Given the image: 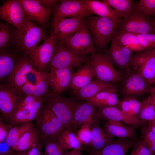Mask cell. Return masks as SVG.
Wrapping results in <instances>:
<instances>
[{
	"label": "cell",
	"mask_w": 155,
	"mask_h": 155,
	"mask_svg": "<svg viewBox=\"0 0 155 155\" xmlns=\"http://www.w3.org/2000/svg\"><path fill=\"white\" fill-rule=\"evenodd\" d=\"M88 61L93 66L94 78L105 83L115 84L122 80L123 75L114 67L107 54L92 53Z\"/></svg>",
	"instance_id": "5b68a950"
},
{
	"label": "cell",
	"mask_w": 155,
	"mask_h": 155,
	"mask_svg": "<svg viewBox=\"0 0 155 155\" xmlns=\"http://www.w3.org/2000/svg\"><path fill=\"white\" fill-rule=\"evenodd\" d=\"M74 73L73 68L70 67L51 69L49 73L48 82L53 93L60 95L69 88Z\"/></svg>",
	"instance_id": "e0dca14e"
},
{
	"label": "cell",
	"mask_w": 155,
	"mask_h": 155,
	"mask_svg": "<svg viewBox=\"0 0 155 155\" xmlns=\"http://www.w3.org/2000/svg\"><path fill=\"white\" fill-rule=\"evenodd\" d=\"M125 76L121 82L120 86L121 91L125 97L149 92L152 87L136 72L130 71Z\"/></svg>",
	"instance_id": "2e32d148"
},
{
	"label": "cell",
	"mask_w": 155,
	"mask_h": 155,
	"mask_svg": "<svg viewBox=\"0 0 155 155\" xmlns=\"http://www.w3.org/2000/svg\"><path fill=\"white\" fill-rule=\"evenodd\" d=\"M115 85L93 78L88 84L78 90H73V92L75 98L79 100H85L94 96L101 91Z\"/></svg>",
	"instance_id": "484cf974"
},
{
	"label": "cell",
	"mask_w": 155,
	"mask_h": 155,
	"mask_svg": "<svg viewBox=\"0 0 155 155\" xmlns=\"http://www.w3.org/2000/svg\"><path fill=\"white\" fill-rule=\"evenodd\" d=\"M141 103L139 115L140 124L151 121H155V107L150 96Z\"/></svg>",
	"instance_id": "8d00e7d4"
},
{
	"label": "cell",
	"mask_w": 155,
	"mask_h": 155,
	"mask_svg": "<svg viewBox=\"0 0 155 155\" xmlns=\"http://www.w3.org/2000/svg\"><path fill=\"white\" fill-rule=\"evenodd\" d=\"M135 140L118 138L111 143L99 150L85 148L86 155H126L133 146Z\"/></svg>",
	"instance_id": "7402d4cb"
},
{
	"label": "cell",
	"mask_w": 155,
	"mask_h": 155,
	"mask_svg": "<svg viewBox=\"0 0 155 155\" xmlns=\"http://www.w3.org/2000/svg\"><path fill=\"white\" fill-rule=\"evenodd\" d=\"M135 34L137 36L143 51L155 48V34Z\"/></svg>",
	"instance_id": "b9f144b4"
},
{
	"label": "cell",
	"mask_w": 155,
	"mask_h": 155,
	"mask_svg": "<svg viewBox=\"0 0 155 155\" xmlns=\"http://www.w3.org/2000/svg\"><path fill=\"white\" fill-rule=\"evenodd\" d=\"M103 126L106 131L113 137L133 140L137 138L135 127L133 126H128L120 122L108 121L103 123Z\"/></svg>",
	"instance_id": "d4e9b609"
},
{
	"label": "cell",
	"mask_w": 155,
	"mask_h": 155,
	"mask_svg": "<svg viewBox=\"0 0 155 155\" xmlns=\"http://www.w3.org/2000/svg\"><path fill=\"white\" fill-rule=\"evenodd\" d=\"M147 124L151 130L155 134V121H148Z\"/></svg>",
	"instance_id": "db71d44e"
},
{
	"label": "cell",
	"mask_w": 155,
	"mask_h": 155,
	"mask_svg": "<svg viewBox=\"0 0 155 155\" xmlns=\"http://www.w3.org/2000/svg\"><path fill=\"white\" fill-rule=\"evenodd\" d=\"M38 2L45 7L49 8L55 6L59 1L56 0H38Z\"/></svg>",
	"instance_id": "f907efd6"
},
{
	"label": "cell",
	"mask_w": 155,
	"mask_h": 155,
	"mask_svg": "<svg viewBox=\"0 0 155 155\" xmlns=\"http://www.w3.org/2000/svg\"><path fill=\"white\" fill-rule=\"evenodd\" d=\"M40 111L26 109L16 111L10 117L7 122L12 127L31 122L36 119Z\"/></svg>",
	"instance_id": "d6a6232c"
},
{
	"label": "cell",
	"mask_w": 155,
	"mask_h": 155,
	"mask_svg": "<svg viewBox=\"0 0 155 155\" xmlns=\"http://www.w3.org/2000/svg\"><path fill=\"white\" fill-rule=\"evenodd\" d=\"M28 57L24 56L18 58L14 69L5 80L6 84L20 90L28 82L31 74L37 70Z\"/></svg>",
	"instance_id": "8fae6325"
},
{
	"label": "cell",
	"mask_w": 155,
	"mask_h": 155,
	"mask_svg": "<svg viewBox=\"0 0 155 155\" xmlns=\"http://www.w3.org/2000/svg\"><path fill=\"white\" fill-rule=\"evenodd\" d=\"M91 15L85 0H63L55 7L53 18L85 17Z\"/></svg>",
	"instance_id": "9a60e30c"
},
{
	"label": "cell",
	"mask_w": 155,
	"mask_h": 155,
	"mask_svg": "<svg viewBox=\"0 0 155 155\" xmlns=\"http://www.w3.org/2000/svg\"><path fill=\"white\" fill-rule=\"evenodd\" d=\"M82 150L76 149L74 155H84L82 152Z\"/></svg>",
	"instance_id": "9f6ffc18"
},
{
	"label": "cell",
	"mask_w": 155,
	"mask_h": 155,
	"mask_svg": "<svg viewBox=\"0 0 155 155\" xmlns=\"http://www.w3.org/2000/svg\"><path fill=\"white\" fill-rule=\"evenodd\" d=\"M127 97L134 117L139 121V115L141 108V103L135 98L131 97Z\"/></svg>",
	"instance_id": "bcb514c9"
},
{
	"label": "cell",
	"mask_w": 155,
	"mask_h": 155,
	"mask_svg": "<svg viewBox=\"0 0 155 155\" xmlns=\"http://www.w3.org/2000/svg\"><path fill=\"white\" fill-rule=\"evenodd\" d=\"M57 140L62 148L64 150L78 149L85 150L77 136V133L72 129H65Z\"/></svg>",
	"instance_id": "836d02e7"
},
{
	"label": "cell",
	"mask_w": 155,
	"mask_h": 155,
	"mask_svg": "<svg viewBox=\"0 0 155 155\" xmlns=\"http://www.w3.org/2000/svg\"><path fill=\"white\" fill-rule=\"evenodd\" d=\"M91 125H84L80 127L76 131L78 137L82 145L87 148L90 146L92 140Z\"/></svg>",
	"instance_id": "ab89813d"
},
{
	"label": "cell",
	"mask_w": 155,
	"mask_h": 155,
	"mask_svg": "<svg viewBox=\"0 0 155 155\" xmlns=\"http://www.w3.org/2000/svg\"><path fill=\"white\" fill-rule=\"evenodd\" d=\"M88 59L86 55L77 54L57 40L52 58L46 71L52 69L79 67Z\"/></svg>",
	"instance_id": "52a82bcc"
},
{
	"label": "cell",
	"mask_w": 155,
	"mask_h": 155,
	"mask_svg": "<svg viewBox=\"0 0 155 155\" xmlns=\"http://www.w3.org/2000/svg\"><path fill=\"white\" fill-rule=\"evenodd\" d=\"M43 99L44 104L49 106L59 118L65 129H72L73 117L79 100L75 98L56 95L52 91Z\"/></svg>",
	"instance_id": "277c9868"
},
{
	"label": "cell",
	"mask_w": 155,
	"mask_h": 155,
	"mask_svg": "<svg viewBox=\"0 0 155 155\" xmlns=\"http://www.w3.org/2000/svg\"><path fill=\"white\" fill-rule=\"evenodd\" d=\"M112 39L120 45L133 52L143 51L137 36L134 33L121 31L115 29Z\"/></svg>",
	"instance_id": "4dcf8cb0"
},
{
	"label": "cell",
	"mask_w": 155,
	"mask_h": 155,
	"mask_svg": "<svg viewBox=\"0 0 155 155\" xmlns=\"http://www.w3.org/2000/svg\"><path fill=\"white\" fill-rule=\"evenodd\" d=\"M11 53L5 49L0 53V80L6 79L13 71L17 59Z\"/></svg>",
	"instance_id": "1f68e13d"
},
{
	"label": "cell",
	"mask_w": 155,
	"mask_h": 155,
	"mask_svg": "<svg viewBox=\"0 0 155 155\" xmlns=\"http://www.w3.org/2000/svg\"><path fill=\"white\" fill-rule=\"evenodd\" d=\"M107 54L111 58L114 65L120 69L125 70V74L132 70L136 54L129 49L118 43L112 39Z\"/></svg>",
	"instance_id": "7c38bea8"
},
{
	"label": "cell",
	"mask_w": 155,
	"mask_h": 155,
	"mask_svg": "<svg viewBox=\"0 0 155 155\" xmlns=\"http://www.w3.org/2000/svg\"><path fill=\"white\" fill-rule=\"evenodd\" d=\"M87 8L91 13L112 19L117 23L120 20L116 11L104 0H85Z\"/></svg>",
	"instance_id": "4316f807"
},
{
	"label": "cell",
	"mask_w": 155,
	"mask_h": 155,
	"mask_svg": "<svg viewBox=\"0 0 155 155\" xmlns=\"http://www.w3.org/2000/svg\"><path fill=\"white\" fill-rule=\"evenodd\" d=\"M136 3L141 11L152 17L155 16V0H140Z\"/></svg>",
	"instance_id": "7bdbcfd3"
},
{
	"label": "cell",
	"mask_w": 155,
	"mask_h": 155,
	"mask_svg": "<svg viewBox=\"0 0 155 155\" xmlns=\"http://www.w3.org/2000/svg\"><path fill=\"white\" fill-rule=\"evenodd\" d=\"M85 19L96 48L100 51L106 48L111 41L117 22L108 18L91 15Z\"/></svg>",
	"instance_id": "3957f363"
},
{
	"label": "cell",
	"mask_w": 155,
	"mask_h": 155,
	"mask_svg": "<svg viewBox=\"0 0 155 155\" xmlns=\"http://www.w3.org/2000/svg\"><path fill=\"white\" fill-rule=\"evenodd\" d=\"M13 34L8 25L0 23V51L5 49L11 42Z\"/></svg>",
	"instance_id": "60d3db41"
},
{
	"label": "cell",
	"mask_w": 155,
	"mask_h": 155,
	"mask_svg": "<svg viewBox=\"0 0 155 155\" xmlns=\"http://www.w3.org/2000/svg\"><path fill=\"white\" fill-rule=\"evenodd\" d=\"M155 20L141 11L135 3L128 16L117 23L115 29L134 34H155Z\"/></svg>",
	"instance_id": "7a4b0ae2"
},
{
	"label": "cell",
	"mask_w": 155,
	"mask_h": 155,
	"mask_svg": "<svg viewBox=\"0 0 155 155\" xmlns=\"http://www.w3.org/2000/svg\"><path fill=\"white\" fill-rule=\"evenodd\" d=\"M35 125L29 122L13 126L10 129L5 141L13 150L16 148L24 133Z\"/></svg>",
	"instance_id": "e575fe53"
},
{
	"label": "cell",
	"mask_w": 155,
	"mask_h": 155,
	"mask_svg": "<svg viewBox=\"0 0 155 155\" xmlns=\"http://www.w3.org/2000/svg\"><path fill=\"white\" fill-rule=\"evenodd\" d=\"M41 146L34 147L28 150L27 155H41L40 150Z\"/></svg>",
	"instance_id": "816d5d0a"
},
{
	"label": "cell",
	"mask_w": 155,
	"mask_h": 155,
	"mask_svg": "<svg viewBox=\"0 0 155 155\" xmlns=\"http://www.w3.org/2000/svg\"><path fill=\"white\" fill-rule=\"evenodd\" d=\"M70 49L79 55H86L96 52V48L85 19L82 26L64 43Z\"/></svg>",
	"instance_id": "ba28073f"
},
{
	"label": "cell",
	"mask_w": 155,
	"mask_h": 155,
	"mask_svg": "<svg viewBox=\"0 0 155 155\" xmlns=\"http://www.w3.org/2000/svg\"><path fill=\"white\" fill-rule=\"evenodd\" d=\"M96 114V107L87 101L79 102L73 117L72 129L76 132L78 129L86 124H91Z\"/></svg>",
	"instance_id": "44dd1931"
},
{
	"label": "cell",
	"mask_w": 155,
	"mask_h": 155,
	"mask_svg": "<svg viewBox=\"0 0 155 155\" xmlns=\"http://www.w3.org/2000/svg\"><path fill=\"white\" fill-rule=\"evenodd\" d=\"M93 78V67L88 61L74 72L69 88L73 90H78L88 84Z\"/></svg>",
	"instance_id": "83f0119b"
},
{
	"label": "cell",
	"mask_w": 155,
	"mask_h": 155,
	"mask_svg": "<svg viewBox=\"0 0 155 155\" xmlns=\"http://www.w3.org/2000/svg\"><path fill=\"white\" fill-rule=\"evenodd\" d=\"M27 18L42 26H46L54 9L47 8L38 0H19Z\"/></svg>",
	"instance_id": "ac0fdd59"
},
{
	"label": "cell",
	"mask_w": 155,
	"mask_h": 155,
	"mask_svg": "<svg viewBox=\"0 0 155 155\" xmlns=\"http://www.w3.org/2000/svg\"><path fill=\"white\" fill-rule=\"evenodd\" d=\"M57 40L56 36L52 34L42 44L38 46L28 57L38 71L42 72L46 71Z\"/></svg>",
	"instance_id": "30bf717a"
},
{
	"label": "cell",
	"mask_w": 155,
	"mask_h": 155,
	"mask_svg": "<svg viewBox=\"0 0 155 155\" xmlns=\"http://www.w3.org/2000/svg\"><path fill=\"white\" fill-rule=\"evenodd\" d=\"M40 141L44 148V155H64V150L59 144L57 139H50Z\"/></svg>",
	"instance_id": "f35d334b"
},
{
	"label": "cell",
	"mask_w": 155,
	"mask_h": 155,
	"mask_svg": "<svg viewBox=\"0 0 155 155\" xmlns=\"http://www.w3.org/2000/svg\"><path fill=\"white\" fill-rule=\"evenodd\" d=\"M135 143L132 151L139 155H153L143 140Z\"/></svg>",
	"instance_id": "f6af8a7d"
},
{
	"label": "cell",
	"mask_w": 155,
	"mask_h": 155,
	"mask_svg": "<svg viewBox=\"0 0 155 155\" xmlns=\"http://www.w3.org/2000/svg\"><path fill=\"white\" fill-rule=\"evenodd\" d=\"M1 18L18 28L27 18L19 0L6 1L0 7Z\"/></svg>",
	"instance_id": "d6986e66"
},
{
	"label": "cell",
	"mask_w": 155,
	"mask_h": 155,
	"mask_svg": "<svg viewBox=\"0 0 155 155\" xmlns=\"http://www.w3.org/2000/svg\"><path fill=\"white\" fill-rule=\"evenodd\" d=\"M36 120L40 140L57 139L65 129L59 118L45 104Z\"/></svg>",
	"instance_id": "8992f818"
},
{
	"label": "cell",
	"mask_w": 155,
	"mask_h": 155,
	"mask_svg": "<svg viewBox=\"0 0 155 155\" xmlns=\"http://www.w3.org/2000/svg\"><path fill=\"white\" fill-rule=\"evenodd\" d=\"M11 148L6 141L0 143V155H5L13 151Z\"/></svg>",
	"instance_id": "681fc988"
},
{
	"label": "cell",
	"mask_w": 155,
	"mask_h": 155,
	"mask_svg": "<svg viewBox=\"0 0 155 155\" xmlns=\"http://www.w3.org/2000/svg\"><path fill=\"white\" fill-rule=\"evenodd\" d=\"M118 107L128 116L135 118L131 111L129 102L127 97H125L124 98L119 101Z\"/></svg>",
	"instance_id": "c3c4849f"
},
{
	"label": "cell",
	"mask_w": 155,
	"mask_h": 155,
	"mask_svg": "<svg viewBox=\"0 0 155 155\" xmlns=\"http://www.w3.org/2000/svg\"><path fill=\"white\" fill-rule=\"evenodd\" d=\"M100 120L95 117L91 127L92 133V140L90 146L87 148L97 150L101 149L111 143L113 137L109 134L99 124Z\"/></svg>",
	"instance_id": "cb8c5ba5"
},
{
	"label": "cell",
	"mask_w": 155,
	"mask_h": 155,
	"mask_svg": "<svg viewBox=\"0 0 155 155\" xmlns=\"http://www.w3.org/2000/svg\"><path fill=\"white\" fill-rule=\"evenodd\" d=\"M46 38L44 30L27 18L14 32V39L17 46L28 57L42 40Z\"/></svg>",
	"instance_id": "6da1fadb"
},
{
	"label": "cell",
	"mask_w": 155,
	"mask_h": 155,
	"mask_svg": "<svg viewBox=\"0 0 155 155\" xmlns=\"http://www.w3.org/2000/svg\"><path fill=\"white\" fill-rule=\"evenodd\" d=\"M117 88L115 84L99 92L87 101L96 107L118 106L119 100L117 95Z\"/></svg>",
	"instance_id": "603a6c76"
},
{
	"label": "cell",
	"mask_w": 155,
	"mask_h": 155,
	"mask_svg": "<svg viewBox=\"0 0 155 155\" xmlns=\"http://www.w3.org/2000/svg\"><path fill=\"white\" fill-rule=\"evenodd\" d=\"M84 20V17L53 18L52 34L58 41L64 43L80 27Z\"/></svg>",
	"instance_id": "4fadbf2b"
},
{
	"label": "cell",
	"mask_w": 155,
	"mask_h": 155,
	"mask_svg": "<svg viewBox=\"0 0 155 155\" xmlns=\"http://www.w3.org/2000/svg\"><path fill=\"white\" fill-rule=\"evenodd\" d=\"M141 130L143 137V140L146 146L155 143V134L149 128L147 124L145 123L140 124Z\"/></svg>",
	"instance_id": "ee69618b"
},
{
	"label": "cell",
	"mask_w": 155,
	"mask_h": 155,
	"mask_svg": "<svg viewBox=\"0 0 155 155\" xmlns=\"http://www.w3.org/2000/svg\"><path fill=\"white\" fill-rule=\"evenodd\" d=\"M49 73L42 72L38 82L36 84L28 82L20 89L24 95H32L44 98L50 92L48 82Z\"/></svg>",
	"instance_id": "f1b7e54d"
},
{
	"label": "cell",
	"mask_w": 155,
	"mask_h": 155,
	"mask_svg": "<svg viewBox=\"0 0 155 155\" xmlns=\"http://www.w3.org/2000/svg\"><path fill=\"white\" fill-rule=\"evenodd\" d=\"M132 70L149 85L155 83V55L152 50L136 54Z\"/></svg>",
	"instance_id": "5bb4252c"
},
{
	"label": "cell",
	"mask_w": 155,
	"mask_h": 155,
	"mask_svg": "<svg viewBox=\"0 0 155 155\" xmlns=\"http://www.w3.org/2000/svg\"><path fill=\"white\" fill-rule=\"evenodd\" d=\"M150 93L152 100L155 107V85L153 87H152L149 91Z\"/></svg>",
	"instance_id": "11a10c76"
},
{
	"label": "cell",
	"mask_w": 155,
	"mask_h": 155,
	"mask_svg": "<svg viewBox=\"0 0 155 155\" xmlns=\"http://www.w3.org/2000/svg\"><path fill=\"white\" fill-rule=\"evenodd\" d=\"M25 96L20 90L6 83L0 84V111L4 120L7 121Z\"/></svg>",
	"instance_id": "9c48e42d"
},
{
	"label": "cell",
	"mask_w": 155,
	"mask_h": 155,
	"mask_svg": "<svg viewBox=\"0 0 155 155\" xmlns=\"http://www.w3.org/2000/svg\"><path fill=\"white\" fill-rule=\"evenodd\" d=\"M152 50L155 55V48L153 49H152Z\"/></svg>",
	"instance_id": "680465c9"
},
{
	"label": "cell",
	"mask_w": 155,
	"mask_h": 155,
	"mask_svg": "<svg viewBox=\"0 0 155 155\" xmlns=\"http://www.w3.org/2000/svg\"><path fill=\"white\" fill-rule=\"evenodd\" d=\"M154 27H155V23H154Z\"/></svg>",
	"instance_id": "91938a15"
},
{
	"label": "cell",
	"mask_w": 155,
	"mask_h": 155,
	"mask_svg": "<svg viewBox=\"0 0 155 155\" xmlns=\"http://www.w3.org/2000/svg\"><path fill=\"white\" fill-rule=\"evenodd\" d=\"M3 119L0 117V143L6 140V137L10 129L12 127L8 124L3 122Z\"/></svg>",
	"instance_id": "7dc6e473"
},
{
	"label": "cell",
	"mask_w": 155,
	"mask_h": 155,
	"mask_svg": "<svg viewBox=\"0 0 155 155\" xmlns=\"http://www.w3.org/2000/svg\"><path fill=\"white\" fill-rule=\"evenodd\" d=\"M44 104L43 98L32 95H25L20 102L16 111L23 109L40 111Z\"/></svg>",
	"instance_id": "74e56055"
},
{
	"label": "cell",
	"mask_w": 155,
	"mask_h": 155,
	"mask_svg": "<svg viewBox=\"0 0 155 155\" xmlns=\"http://www.w3.org/2000/svg\"><path fill=\"white\" fill-rule=\"evenodd\" d=\"M117 12L120 20L125 19L132 10L135 2L132 0H104Z\"/></svg>",
	"instance_id": "d590c367"
},
{
	"label": "cell",
	"mask_w": 155,
	"mask_h": 155,
	"mask_svg": "<svg viewBox=\"0 0 155 155\" xmlns=\"http://www.w3.org/2000/svg\"><path fill=\"white\" fill-rule=\"evenodd\" d=\"M40 134L38 129L35 126L26 131L20 138L17 146L13 150L16 151H28L32 148L41 146Z\"/></svg>",
	"instance_id": "f546056e"
},
{
	"label": "cell",
	"mask_w": 155,
	"mask_h": 155,
	"mask_svg": "<svg viewBox=\"0 0 155 155\" xmlns=\"http://www.w3.org/2000/svg\"><path fill=\"white\" fill-rule=\"evenodd\" d=\"M28 150L24 151H12L5 155H27Z\"/></svg>",
	"instance_id": "f5cc1de1"
},
{
	"label": "cell",
	"mask_w": 155,
	"mask_h": 155,
	"mask_svg": "<svg viewBox=\"0 0 155 155\" xmlns=\"http://www.w3.org/2000/svg\"><path fill=\"white\" fill-rule=\"evenodd\" d=\"M130 155H139L137 154L135 152H134L132 151V152L131 154H130Z\"/></svg>",
	"instance_id": "6f0895ef"
},
{
	"label": "cell",
	"mask_w": 155,
	"mask_h": 155,
	"mask_svg": "<svg viewBox=\"0 0 155 155\" xmlns=\"http://www.w3.org/2000/svg\"><path fill=\"white\" fill-rule=\"evenodd\" d=\"M95 117L100 120L120 122L138 127L140 121L136 119L130 117L117 106L96 107Z\"/></svg>",
	"instance_id": "ffe728a7"
}]
</instances>
